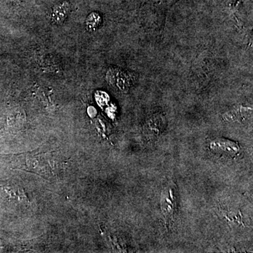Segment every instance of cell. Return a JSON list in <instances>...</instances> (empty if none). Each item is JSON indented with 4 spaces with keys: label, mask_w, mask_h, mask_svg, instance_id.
I'll use <instances>...</instances> for the list:
<instances>
[{
    "label": "cell",
    "mask_w": 253,
    "mask_h": 253,
    "mask_svg": "<svg viewBox=\"0 0 253 253\" xmlns=\"http://www.w3.org/2000/svg\"><path fill=\"white\" fill-rule=\"evenodd\" d=\"M211 151L217 157L231 159L239 155L240 147L235 142L224 139H215L211 144Z\"/></svg>",
    "instance_id": "1"
},
{
    "label": "cell",
    "mask_w": 253,
    "mask_h": 253,
    "mask_svg": "<svg viewBox=\"0 0 253 253\" xmlns=\"http://www.w3.org/2000/svg\"><path fill=\"white\" fill-rule=\"evenodd\" d=\"M106 78L110 84L119 88L122 91H127L132 84L131 74L119 68H115L109 70Z\"/></svg>",
    "instance_id": "2"
},
{
    "label": "cell",
    "mask_w": 253,
    "mask_h": 253,
    "mask_svg": "<svg viewBox=\"0 0 253 253\" xmlns=\"http://www.w3.org/2000/svg\"><path fill=\"white\" fill-rule=\"evenodd\" d=\"M174 194V190L171 186L163 190L161 196V209L166 217H171L174 214L176 202Z\"/></svg>",
    "instance_id": "3"
},
{
    "label": "cell",
    "mask_w": 253,
    "mask_h": 253,
    "mask_svg": "<svg viewBox=\"0 0 253 253\" xmlns=\"http://www.w3.org/2000/svg\"><path fill=\"white\" fill-rule=\"evenodd\" d=\"M69 5L67 2H63V4L58 5L54 8L53 12V18L56 22H63L65 18L67 16Z\"/></svg>",
    "instance_id": "4"
},
{
    "label": "cell",
    "mask_w": 253,
    "mask_h": 253,
    "mask_svg": "<svg viewBox=\"0 0 253 253\" xmlns=\"http://www.w3.org/2000/svg\"><path fill=\"white\" fill-rule=\"evenodd\" d=\"M101 22V18L99 14L96 12L91 13L87 19H86V28L89 31H95L98 27H99L100 23Z\"/></svg>",
    "instance_id": "5"
}]
</instances>
